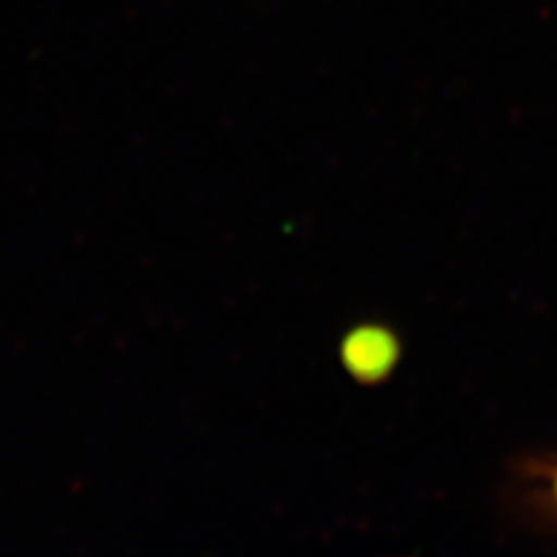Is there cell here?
<instances>
[{
  "instance_id": "cell-1",
  "label": "cell",
  "mask_w": 557,
  "mask_h": 557,
  "mask_svg": "<svg viewBox=\"0 0 557 557\" xmlns=\"http://www.w3.org/2000/svg\"><path fill=\"white\" fill-rule=\"evenodd\" d=\"M555 495H557V479H555Z\"/></svg>"
}]
</instances>
